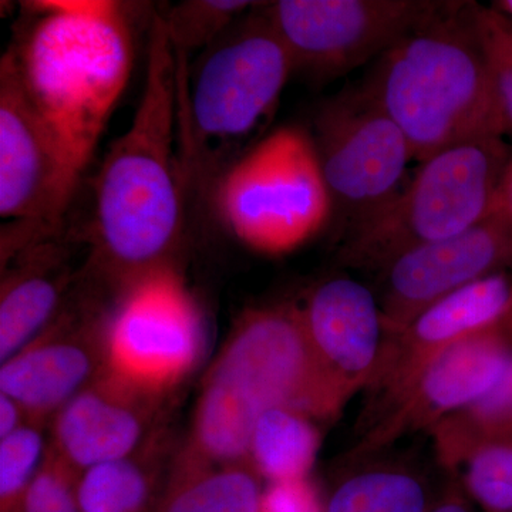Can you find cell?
I'll use <instances>...</instances> for the list:
<instances>
[{"label":"cell","instance_id":"cell-1","mask_svg":"<svg viewBox=\"0 0 512 512\" xmlns=\"http://www.w3.org/2000/svg\"><path fill=\"white\" fill-rule=\"evenodd\" d=\"M184 62L156 13L136 113L111 143L94 184L93 264L119 288L170 264L183 234L177 137L187 79Z\"/></svg>","mask_w":512,"mask_h":512},{"label":"cell","instance_id":"cell-2","mask_svg":"<svg viewBox=\"0 0 512 512\" xmlns=\"http://www.w3.org/2000/svg\"><path fill=\"white\" fill-rule=\"evenodd\" d=\"M5 53L77 177H82L134 66L133 28L111 0H36Z\"/></svg>","mask_w":512,"mask_h":512},{"label":"cell","instance_id":"cell-3","mask_svg":"<svg viewBox=\"0 0 512 512\" xmlns=\"http://www.w3.org/2000/svg\"><path fill=\"white\" fill-rule=\"evenodd\" d=\"M473 3L441 2L373 62L362 82L420 163L457 144L505 136L474 28Z\"/></svg>","mask_w":512,"mask_h":512},{"label":"cell","instance_id":"cell-4","mask_svg":"<svg viewBox=\"0 0 512 512\" xmlns=\"http://www.w3.org/2000/svg\"><path fill=\"white\" fill-rule=\"evenodd\" d=\"M511 158L512 147L498 136L427 158L392 200L343 235L338 261L380 274L407 252L473 227L490 214Z\"/></svg>","mask_w":512,"mask_h":512},{"label":"cell","instance_id":"cell-5","mask_svg":"<svg viewBox=\"0 0 512 512\" xmlns=\"http://www.w3.org/2000/svg\"><path fill=\"white\" fill-rule=\"evenodd\" d=\"M218 214L245 247L284 255L320 234L332 197L311 133L281 127L238 158L217 188Z\"/></svg>","mask_w":512,"mask_h":512},{"label":"cell","instance_id":"cell-6","mask_svg":"<svg viewBox=\"0 0 512 512\" xmlns=\"http://www.w3.org/2000/svg\"><path fill=\"white\" fill-rule=\"evenodd\" d=\"M202 387L255 424L274 407L325 420L348 403L316 355L295 305L259 306L241 315Z\"/></svg>","mask_w":512,"mask_h":512},{"label":"cell","instance_id":"cell-7","mask_svg":"<svg viewBox=\"0 0 512 512\" xmlns=\"http://www.w3.org/2000/svg\"><path fill=\"white\" fill-rule=\"evenodd\" d=\"M119 291L104 315V370L165 402L204 353L200 305L171 262Z\"/></svg>","mask_w":512,"mask_h":512},{"label":"cell","instance_id":"cell-8","mask_svg":"<svg viewBox=\"0 0 512 512\" xmlns=\"http://www.w3.org/2000/svg\"><path fill=\"white\" fill-rule=\"evenodd\" d=\"M259 3L207 50L185 82L190 137L195 146L244 140L274 110L295 73L291 56ZM184 97V92H183Z\"/></svg>","mask_w":512,"mask_h":512},{"label":"cell","instance_id":"cell-9","mask_svg":"<svg viewBox=\"0 0 512 512\" xmlns=\"http://www.w3.org/2000/svg\"><path fill=\"white\" fill-rule=\"evenodd\" d=\"M311 136L342 237L406 184L409 141L362 83L319 104Z\"/></svg>","mask_w":512,"mask_h":512},{"label":"cell","instance_id":"cell-10","mask_svg":"<svg viewBox=\"0 0 512 512\" xmlns=\"http://www.w3.org/2000/svg\"><path fill=\"white\" fill-rule=\"evenodd\" d=\"M443 2V0H441ZM439 0H279L265 12L295 72L330 82L375 62L440 8Z\"/></svg>","mask_w":512,"mask_h":512},{"label":"cell","instance_id":"cell-11","mask_svg":"<svg viewBox=\"0 0 512 512\" xmlns=\"http://www.w3.org/2000/svg\"><path fill=\"white\" fill-rule=\"evenodd\" d=\"M80 178L22 89L9 57L0 62V215L46 235L59 227Z\"/></svg>","mask_w":512,"mask_h":512},{"label":"cell","instance_id":"cell-12","mask_svg":"<svg viewBox=\"0 0 512 512\" xmlns=\"http://www.w3.org/2000/svg\"><path fill=\"white\" fill-rule=\"evenodd\" d=\"M512 362V328L488 330L441 350L379 417L367 424L353 458L375 456L394 441L436 429L493 389Z\"/></svg>","mask_w":512,"mask_h":512},{"label":"cell","instance_id":"cell-13","mask_svg":"<svg viewBox=\"0 0 512 512\" xmlns=\"http://www.w3.org/2000/svg\"><path fill=\"white\" fill-rule=\"evenodd\" d=\"M511 268L512 220L495 211L454 237L407 252L377 274L386 339L451 293Z\"/></svg>","mask_w":512,"mask_h":512},{"label":"cell","instance_id":"cell-14","mask_svg":"<svg viewBox=\"0 0 512 512\" xmlns=\"http://www.w3.org/2000/svg\"><path fill=\"white\" fill-rule=\"evenodd\" d=\"M503 328H512V268L451 293L386 339L379 369L366 389L370 394L366 423L379 417L441 350Z\"/></svg>","mask_w":512,"mask_h":512},{"label":"cell","instance_id":"cell-15","mask_svg":"<svg viewBox=\"0 0 512 512\" xmlns=\"http://www.w3.org/2000/svg\"><path fill=\"white\" fill-rule=\"evenodd\" d=\"M106 313L66 303L33 342L0 367V393L22 407L30 423L52 420L104 370Z\"/></svg>","mask_w":512,"mask_h":512},{"label":"cell","instance_id":"cell-16","mask_svg":"<svg viewBox=\"0 0 512 512\" xmlns=\"http://www.w3.org/2000/svg\"><path fill=\"white\" fill-rule=\"evenodd\" d=\"M164 400L103 370L53 417L49 448L79 476L153 439Z\"/></svg>","mask_w":512,"mask_h":512},{"label":"cell","instance_id":"cell-17","mask_svg":"<svg viewBox=\"0 0 512 512\" xmlns=\"http://www.w3.org/2000/svg\"><path fill=\"white\" fill-rule=\"evenodd\" d=\"M299 309L316 355L349 402L375 379L386 345L376 293L349 276H335L313 288Z\"/></svg>","mask_w":512,"mask_h":512},{"label":"cell","instance_id":"cell-18","mask_svg":"<svg viewBox=\"0 0 512 512\" xmlns=\"http://www.w3.org/2000/svg\"><path fill=\"white\" fill-rule=\"evenodd\" d=\"M67 258L52 235L3 259V264L15 262V266L2 278L0 362L26 348L63 311L72 285Z\"/></svg>","mask_w":512,"mask_h":512},{"label":"cell","instance_id":"cell-19","mask_svg":"<svg viewBox=\"0 0 512 512\" xmlns=\"http://www.w3.org/2000/svg\"><path fill=\"white\" fill-rule=\"evenodd\" d=\"M170 439L164 430L131 456L109 461L77 476L76 494L83 512H158Z\"/></svg>","mask_w":512,"mask_h":512},{"label":"cell","instance_id":"cell-20","mask_svg":"<svg viewBox=\"0 0 512 512\" xmlns=\"http://www.w3.org/2000/svg\"><path fill=\"white\" fill-rule=\"evenodd\" d=\"M446 484L434 487L409 464H363L333 483L322 497L323 512H430Z\"/></svg>","mask_w":512,"mask_h":512},{"label":"cell","instance_id":"cell-21","mask_svg":"<svg viewBox=\"0 0 512 512\" xmlns=\"http://www.w3.org/2000/svg\"><path fill=\"white\" fill-rule=\"evenodd\" d=\"M264 491L248 463L173 466L158 512H261Z\"/></svg>","mask_w":512,"mask_h":512},{"label":"cell","instance_id":"cell-22","mask_svg":"<svg viewBox=\"0 0 512 512\" xmlns=\"http://www.w3.org/2000/svg\"><path fill=\"white\" fill-rule=\"evenodd\" d=\"M313 421L285 407L266 410L252 433L249 466L268 484L309 478L320 447Z\"/></svg>","mask_w":512,"mask_h":512},{"label":"cell","instance_id":"cell-23","mask_svg":"<svg viewBox=\"0 0 512 512\" xmlns=\"http://www.w3.org/2000/svg\"><path fill=\"white\" fill-rule=\"evenodd\" d=\"M440 466L453 474L477 447L512 439V362L493 389L430 431Z\"/></svg>","mask_w":512,"mask_h":512},{"label":"cell","instance_id":"cell-24","mask_svg":"<svg viewBox=\"0 0 512 512\" xmlns=\"http://www.w3.org/2000/svg\"><path fill=\"white\" fill-rule=\"evenodd\" d=\"M259 3L245 0H188L168 9L161 18L174 49L185 56L192 50H207L214 45Z\"/></svg>","mask_w":512,"mask_h":512},{"label":"cell","instance_id":"cell-25","mask_svg":"<svg viewBox=\"0 0 512 512\" xmlns=\"http://www.w3.org/2000/svg\"><path fill=\"white\" fill-rule=\"evenodd\" d=\"M450 476L481 512H512V439L477 447Z\"/></svg>","mask_w":512,"mask_h":512},{"label":"cell","instance_id":"cell-26","mask_svg":"<svg viewBox=\"0 0 512 512\" xmlns=\"http://www.w3.org/2000/svg\"><path fill=\"white\" fill-rule=\"evenodd\" d=\"M42 424L28 423L0 439V512H20L25 495L45 463Z\"/></svg>","mask_w":512,"mask_h":512},{"label":"cell","instance_id":"cell-27","mask_svg":"<svg viewBox=\"0 0 512 512\" xmlns=\"http://www.w3.org/2000/svg\"><path fill=\"white\" fill-rule=\"evenodd\" d=\"M473 20L504 134H512V23L490 5L477 2L473 3Z\"/></svg>","mask_w":512,"mask_h":512},{"label":"cell","instance_id":"cell-28","mask_svg":"<svg viewBox=\"0 0 512 512\" xmlns=\"http://www.w3.org/2000/svg\"><path fill=\"white\" fill-rule=\"evenodd\" d=\"M76 481L77 474L47 444L45 463L30 485L20 512H83Z\"/></svg>","mask_w":512,"mask_h":512},{"label":"cell","instance_id":"cell-29","mask_svg":"<svg viewBox=\"0 0 512 512\" xmlns=\"http://www.w3.org/2000/svg\"><path fill=\"white\" fill-rule=\"evenodd\" d=\"M261 512H323L322 495L309 478L265 487Z\"/></svg>","mask_w":512,"mask_h":512},{"label":"cell","instance_id":"cell-30","mask_svg":"<svg viewBox=\"0 0 512 512\" xmlns=\"http://www.w3.org/2000/svg\"><path fill=\"white\" fill-rule=\"evenodd\" d=\"M430 512H481L461 490L456 478L450 476L439 500Z\"/></svg>","mask_w":512,"mask_h":512},{"label":"cell","instance_id":"cell-31","mask_svg":"<svg viewBox=\"0 0 512 512\" xmlns=\"http://www.w3.org/2000/svg\"><path fill=\"white\" fill-rule=\"evenodd\" d=\"M30 423L22 407L6 394L0 393V439Z\"/></svg>","mask_w":512,"mask_h":512},{"label":"cell","instance_id":"cell-32","mask_svg":"<svg viewBox=\"0 0 512 512\" xmlns=\"http://www.w3.org/2000/svg\"><path fill=\"white\" fill-rule=\"evenodd\" d=\"M491 211L500 212L512 220V158L505 167L503 177L498 184Z\"/></svg>","mask_w":512,"mask_h":512},{"label":"cell","instance_id":"cell-33","mask_svg":"<svg viewBox=\"0 0 512 512\" xmlns=\"http://www.w3.org/2000/svg\"><path fill=\"white\" fill-rule=\"evenodd\" d=\"M490 6L512 23V0H494Z\"/></svg>","mask_w":512,"mask_h":512}]
</instances>
